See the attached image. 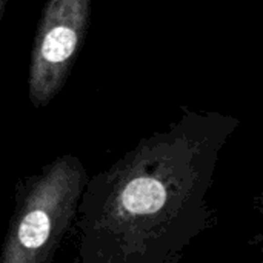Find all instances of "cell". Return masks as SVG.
<instances>
[{"label":"cell","instance_id":"cell-1","mask_svg":"<svg viewBox=\"0 0 263 263\" xmlns=\"http://www.w3.org/2000/svg\"><path fill=\"white\" fill-rule=\"evenodd\" d=\"M182 114L89 177L74 228L77 262L177 263L217 220L208 202L223 148L240 120Z\"/></svg>","mask_w":263,"mask_h":263},{"label":"cell","instance_id":"cell-2","mask_svg":"<svg viewBox=\"0 0 263 263\" xmlns=\"http://www.w3.org/2000/svg\"><path fill=\"white\" fill-rule=\"evenodd\" d=\"M89 176L74 154H62L15 183L0 263H51L74 230Z\"/></svg>","mask_w":263,"mask_h":263},{"label":"cell","instance_id":"cell-3","mask_svg":"<svg viewBox=\"0 0 263 263\" xmlns=\"http://www.w3.org/2000/svg\"><path fill=\"white\" fill-rule=\"evenodd\" d=\"M91 0H46L35 28L28 71V97L48 106L63 89L85 43Z\"/></svg>","mask_w":263,"mask_h":263},{"label":"cell","instance_id":"cell-4","mask_svg":"<svg viewBox=\"0 0 263 263\" xmlns=\"http://www.w3.org/2000/svg\"><path fill=\"white\" fill-rule=\"evenodd\" d=\"M250 243H251V245H254V247L259 250V256H260V260L263 262V233L262 234L254 236V237H251Z\"/></svg>","mask_w":263,"mask_h":263},{"label":"cell","instance_id":"cell-5","mask_svg":"<svg viewBox=\"0 0 263 263\" xmlns=\"http://www.w3.org/2000/svg\"><path fill=\"white\" fill-rule=\"evenodd\" d=\"M256 210L263 219V183L260 190H259V193H257V196H256Z\"/></svg>","mask_w":263,"mask_h":263},{"label":"cell","instance_id":"cell-6","mask_svg":"<svg viewBox=\"0 0 263 263\" xmlns=\"http://www.w3.org/2000/svg\"><path fill=\"white\" fill-rule=\"evenodd\" d=\"M5 8H6V0H0V20L5 14Z\"/></svg>","mask_w":263,"mask_h":263}]
</instances>
